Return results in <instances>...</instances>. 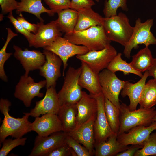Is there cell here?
I'll return each instance as SVG.
<instances>
[{"label": "cell", "instance_id": "6da1fadb", "mask_svg": "<svg viewBox=\"0 0 156 156\" xmlns=\"http://www.w3.org/2000/svg\"><path fill=\"white\" fill-rule=\"evenodd\" d=\"M11 102L7 99L0 100V110L4 116L0 127V143L9 136L14 138H21L31 131V123L28 120V113H24L21 118H16L9 113Z\"/></svg>", "mask_w": 156, "mask_h": 156}, {"label": "cell", "instance_id": "7a4b0ae2", "mask_svg": "<svg viewBox=\"0 0 156 156\" xmlns=\"http://www.w3.org/2000/svg\"><path fill=\"white\" fill-rule=\"evenodd\" d=\"M64 37L73 44L86 47L89 51L102 50L111 42L103 25L92 27L81 31H74L65 34Z\"/></svg>", "mask_w": 156, "mask_h": 156}, {"label": "cell", "instance_id": "3957f363", "mask_svg": "<svg viewBox=\"0 0 156 156\" xmlns=\"http://www.w3.org/2000/svg\"><path fill=\"white\" fill-rule=\"evenodd\" d=\"M119 110L120 125L118 135L127 132L138 126H148L154 121L153 119L156 116V110L154 107L150 109L140 108L131 111L128 106L122 103Z\"/></svg>", "mask_w": 156, "mask_h": 156}, {"label": "cell", "instance_id": "277c9868", "mask_svg": "<svg viewBox=\"0 0 156 156\" xmlns=\"http://www.w3.org/2000/svg\"><path fill=\"white\" fill-rule=\"evenodd\" d=\"M103 26L109 40L124 47L129 40L134 28L127 15L122 12L109 18L104 17Z\"/></svg>", "mask_w": 156, "mask_h": 156}, {"label": "cell", "instance_id": "5b68a950", "mask_svg": "<svg viewBox=\"0 0 156 156\" xmlns=\"http://www.w3.org/2000/svg\"><path fill=\"white\" fill-rule=\"evenodd\" d=\"M81 71V66L77 69L70 66L66 71L62 86L57 93L60 106L77 103L81 98L83 91L79 83Z\"/></svg>", "mask_w": 156, "mask_h": 156}, {"label": "cell", "instance_id": "8992f818", "mask_svg": "<svg viewBox=\"0 0 156 156\" xmlns=\"http://www.w3.org/2000/svg\"><path fill=\"white\" fill-rule=\"evenodd\" d=\"M153 23L152 19H148L144 22L140 18L136 20L131 36L124 46L123 53L126 57L129 58L132 49H137L139 44H144L147 47L156 45V38L151 31Z\"/></svg>", "mask_w": 156, "mask_h": 156}, {"label": "cell", "instance_id": "52a82bcc", "mask_svg": "<svg viewBox=\"0 0 156 156\" xmlns=\"http://www.w3.org/2000/svg\"><path fill=\"white\" fill-rule=\"evenodd\" d=\"M117 53L115 48L110 43L102 50L89 51L85 54L77 55L76 57L85 62L94 72L99 74L107 68Z\"/></svg>", "mask_w": 156, "mask_h": 156}, {"label": "cell", "instance_id": "ba28073f", "mask_svg": "<svg viewBox=\"0 0 156 156\" xmlns=\"http://www.w3.org/2000/svg\"><path fill=\"white\" fill-rule=\"evenodd\" d=\"M46 85V80L36 83L31 77L24 75L21 77L15 86L14 96L22 101L26 107H29L35 97H43L44 94L40 91Z\"/></svg>", "mask_w": 156, "mask_h": 156}, {"label": "cell", "instance_id": "9c48e42d", "mask_svg": "<svg viewBox=\"0 0 156 156\" xmlns=\"http://www.w3.org/2000/svg\"><path fill=\"white\" fill-rule=\"evenodd\" d=\"M99 82L105 97L119 108V96L126 81L119 79L115 73L107 68L99 74Z\"/></svg>", "mask_w": 156, "mask_h": 156}, {"label": "cell", "instance_id": "30bf717a", "mask_svg": "<svg viewBox=\"0 0 156 156\" xmlns=\"http://www.w3.org/2000/svg\"><path fill=\"white\" fill-rule=\"evenodd\" d=\"M43 48L54 53L62 60L63 65V76H65V71L69 58L76 55L85 54L89 51L86 47L73 44L61 36L57 37L51 44Z\"/></svg>", "mask_w": 156, "mask_h": 156}, {"label": "cell", "instance_id": "8fae6325", "mask_svg": "<svg viewBox=\"0 0 156 156\" xmlns=\"http://www.w3.org/2000/svg\"><path fill=\"white\" fill-rule=\"evenodd\" d=\"M67 134L62 131L47 136H36L29 156H47L55 149L66 143Z\"/></svg>", "mask_w": 156, "mask_h": 156}, {"label": "cell", "instance_id": "7c38bea8", "mask_svg": "<svg viewBox=\"0 0 156 156\" xmlns=\"http://www.w3.org/2000/svg\"><path fill=\"white\" fill-rule=\"evenodd\" d=\"M90 96L96 99L97 103V115L94 126L95 146L115 133L112 131L106 117L104 107L105 96L103 94L101 93L96 95Z\"/></svg>", "mask_w": 156, "mask_h": 156}, {"label": "cell", "instance_id": "4fadbf2b", "mask_svg": "<svg viewBox=\"0 0 156 156\" xmlns=\"http://www.w3.org/2000/svg\"><path fill=\"white\" fill-rule=\"evenodd\" d=\"M43 53L46 60L39 70L40 74L45 78L46 88L55 87L57 81L61 76L60 68L62 61L58 55L51 51L44 49Z\"/></svg>", "mask_w": 156, "mask_h": 156}, {"label": "cell", "instance_id": "5bb4252c", "mask_svg": "<svg viewBox=\"0 0 156 156\" xmlns=\"http://www.w3.org/2000/svg\"><path fill=\"white\" fill-rule=\"evenodd\" d=\"M38 23V31L29 44V47L44 48L51 44L57 37L62 35L56 20L46 24H44L43 22Z\"/></svg>", "mask_w": 156, "mask_h": 156}, {"label": "cell", "instance_id": "9a60e30c", "mask_svg": "<svg viewBox=\"0 0 156 156\" xmlns=\"http://www.w3.org/2000/svg\"><path fill=\"white\" fill-rule=\"evenodd\" d=\"M14 57L19 60L25 71V75H28L30 71L39 70L45 62L46 59L43 53L36 50H29L26 48L22 50L14 45Z\"/></svg>", "mask_w": 156, "mask_h": 156}, {"label": "cell", "instance_id": "2e32d148", "mask_svg": "<svg viewBox=\"0 0 156 156\" xmlns=\"http://www.w3.org/2000/svg\"><path fill=\"white\" fill-rule=\"evenodd\" d=\"M60 107L59 99L55 87L47 88L45 96L42 100L36 102L34 107L28 113L34 117L47 114H57Z\"/></svg>", "mask_w": 156, "mask_h": 156}, {"label": "cell", "instance_id": "e0dca14e", "mask_svg": "<svg viewBox=\"0 0 156 156\" xmlns=\"http://www.w3.org/2000/svg\"><path fill=\"white\" fill-rule=\"evenodd\" d=\"M96 115L92 116L78 127L67 134L82 144L92 156L94 155L95 140L94 126Z\"/></svg>", "mask_w": 156, "mask_h": 156}, {"label": "cell", "instance_id": "ac0fdd59", "mask_svg": "<svg viewBox=\"0 0 156 156\" xmlns=\"http://www.w3.org/2000/svg\"><path fill=\"white\" fill-rule=\"evenodd\" d=\"M155 130H156V121L148 126L140 125L134 127L127 133L117 135V139L124 146L138 144L143 146L144 142Z\"/></svg>", "mask_w": 156, "mask_h": 156}, {"label": "cell", "instance_id": "d6986e66", "mask_svg": "<svg viewBox=\"0 0 156 156\" xmlns=\"http://www.w3.org/2000/svg\"><path fill=\"white\" fill-rule=\"evenodd\" d=\"M31 129L38 135L42 137L62 131V125L57 115L53 114H47L35 117L31 123Z\"/></svg>", "mask_w": 156, "mask_h": 156}, {"label": "cell", "instance_id": "ffe728a7", "mask_svg": "<svg viewBox=\"0 0 156 156\" xmlns=\"http://www.w3.org/2000/svg\"><path fill=\"white\" fill-rule=\"evenodd\" d=\"M77 105L78 113L75 129L88 121L92 116L96 115L97 111L96 99L84 91H83L81 98L77 103Z\"/></svg>", "mask_w": 156, "mask_h": 156}, {"label": "cell", "instance_id": "44dd1931", "mask_svg": "<svg viewBox=\"0 0 156 156\" xmlns=\"http://www.w3.org/2000/svg\"><path fill=\"white\" fill-rule=\"evenodd\" d=\"M149 76L148 70L145 72L141 79L134 84L127 81L122 89L121 94L124 97L127 96L130 100V104L128 106L130 110L136 109L137 107L140 99L146 81Z\"/></svg>", "mask_w": 156, "mask_h": 156}, {"label": "cell", "instance_id": "7402d4cb", "mask_svg": "<svg viewBox=\"0 0 156 156\" xmlns=\"http://www.w3.org/2000/svg\"><path fill=\"white\" fill-rule=\"evenodd\" d=\"M82 71L79 83L82 88L88 90L91 96L102 93L99 78V74L94 72L84 62L81 61Z\"/></svg>", "mask_w": 156, "mask_h": 156}, {"label": "cell", "instance_id": "603a6c76", "mask_svg": "<svg viewBox=\"0 0 156 156\" xmlns=\"http://www.w3.org/2000/svg\"><path fill=\"white\" fill-rule=\"evenodd\" d=\"M78 18L74 31H81L92 27L103 25L104 17L92 8H84L77 11Z\"/></svg>", "mask_w": 156, "mask_h": 156}, {"label": "cell", "instance_id": "cb8c5ba5", "mask_svg": "<svg viewBox=\"0 0 156 156\" xmlns=\"http://www.w3.org/2000/svg\"><path fill=\"white\" fill-rule=\"evenodd\" d=\"M77 113V103L60 106L57 116L62 125V131L68 134L75 129Z\"/></svg>", "mask_w": 156, "mask_h": 156}, {"label": "cell", "instance_id": "d4e9b609", "mask_svg": "<svg viewBox=\"0 0 156 156\" xmlns=\"http://www.w3.org/2000/svg\"><path fill=\"white\" fill-rule=\"evenodd\" d=\"M117 135L114 134L107 140L95 146L96 156H116L118 153L127 149L129 146L122 144L117 140Z\"/></svg>", "mask_w": 156, "mask_h": 156}, {"label": "cell", "instance_id": "484cf974", "mask_svg": "<svg viewBox=\"0 0 156 156\" xmlns=\"http://www.w3.org/2000/svg\"><path fill=\"white\" fill-rule=\"evenodd\" d=\"M18 2V5L16 10L17 14L22 12H26L35 15L40 22H43L40 16L41 14L46 13L50 16H53L54 14L50 9H47L42 5V0H20Z\"/></svg>", "mask_w": 156, "mask_h": 156}, {"label": "cell", "instance_id": "4316f807", "mask_svg": "<svg viewBox=\"0 0 156 156\" xmlns=\"http://www.w3.org/2000/svg\"><path fill=\"white\" fill-rule=\"evenodd\" d=\"M57 14L56 20L61 32L66 34L73 31L77 22V11L69 8Z\"/></svg>", "mask_w": 156, "mask_h": 156}, {"label": "cell", "instance_id": "83f0119b", "mask_svg": "<svg viewBox=\"0 0 156 156\" xmlns=\"http://www.w3.org/2000/svg\"><path fill=\"white\" fill-rule=\"evenodd\" d=\"M130 64L136 70L143 72L148 70L153 63L154 59L148 47L140 49L132 56Z\"/></svg>", "mask_w": 156, "mask_h": 156}, {"label": "cell", "instance_id": "f1b7e54d", "mask_svg": "<svg viewBox=\"0 0 156 156\" xmlns=\"http://www.w3.org/2000/svg\"><path fill=\"white\" fill-rule=\"evenodd\" d=\"M140 108L150 109L156 105V80H149L144 86L139 102Z\"/></svg>", "mask_w": 156, "mask_h": 156}, {"label": "cell", "instance_id": "f546056e", "mask_svg": "<svg viewBox=\"0 0 156 156\" xmlns=\"http://www.w3.org/2000/svg\"><path fill=\"white\" fill-rule=\"evenodd\" d=\"M104 107L108 123L113 132L118 135L120 125L119 108L105 97Z\"/></svg>", "mask_w": 156, "mask_h": 156}, {"label": "cell", "instance_id": "4dcf8cb0", "mask_svg": "<svg viewBox=\"0 0 156 156\" xmlns=\"http://www.w3.org/2000/svg\"><path fill=\"white\" fill-rule=\"evenodd\" d=\"M122 54L118 53L111 61L107 67V69L115 73L117 71L122 72L124 75L130 73L136 75L141 78L143 76L142 73L134 69L130 63L123 60L121 57Z\"/></svg>", "mask_w": 156, "mask_h": 156}, {"label": "cell", "instance_id": "1f68e13d", "mask_svg": "<svg viewBox=\"0 0 156 156\" xmlns=\"http://www.w3.org/2000/svg\"><path fill=\"white\" fill-rule=\"evenodd\" d=\"M127 0H106L104 3L103 12L105 18H109L117 15L118 9L120 8L127 11L128 9Z\"/></svg>", "mask_w": 156, "mask_h": 156}, {"label": "cell", "instance_id": "d6a6232c", "mask_svg": "<svg viewBox=\"0 0 156 156\" xmlns=\"http://www.w3.org/2000/svg\"><path fill=\"white\" fill-rule=\"evenodd\" d=\"M156 155V132L151 133L143 143L142 148L138 150L134 156Z\"/></svg>", "mask_w": 156, "mask_h": 156}, {"label": "cell", "instance_id": "836d02e7", "mask_svg": "<svg viewBox=\"0 0 156 156\" xmlns=\"http://www.w3.org/2000/svg\"><path fill=\"white\" fill-rule=\"evenodd\" d=\"M26 138L5 139L2 142V146L0 150V156H6L12 149L19 146H24Z\"/></svg>", "mask_w": 156, "mask_h": 156}, {"label": "cell", "instance_id": "e575fe53", "mask_svg": "<svg viewBox=\"0 0 156 156\" xmlns=\"http://www.w3.org/2000/svg\"><path fill=\"white\" fill-rule=\"evenodd\" d=\"M66 142L73 149L77 156H92L86 148L84 146H82L80 143L68 134L66 138Z\"/></svg>", "mask_w": 156, "mask_h": 156}, {"label": "cell", "instance_id": "d590c367", "mask_svg": "<svg viewBox=\"0 0 156 156\" xmlns=\"http://www.w3.org/2000/svg\"><path fill=\"white\" fill-rule=\"evenodd\" d=\"M7 17L12 24L17 32L23 35L27 39L29 44H30L34 38V34L26 30L18 20L14 17L12 12L9 13Z\"/></svg>", "mask_w": 156, "mask_h": 156}, {"label": "cell", "instance_id": "8d00e7d4", "mask_svg": "<svg viewBox=\"0 0 156 156\" xmlns=\"http://www.w3.org/2000/svg\"><path fill=\"white\" fill-rule=\"evenodd\" d=\"M45 3L54 13L70 8V0H44Z\"/></svg>", "mask_w": 156, "mask_h": 156}, {"label": "cell", "instance_id": "74e56055", "mask_svg": "<svg viewBox=\"0 0 156 156\" xmlns=\"http://www.w3.org/2000/svg\"><path fill=\"white\" fill-rule=\"evenodd\" d=\"M76 156L73 149L66 142L49 153L47 156Z\"/></svg>", "mask_w": 156, "mask_h": 156}, {"label": "cell", "instance_id": "f35d334b", "mask_svg": "<svg viewBox=\"0 0 156 156\" xmlns=\"http://www.w3.org/2000/svg\"><path fill=\"white\" fill-rule=\"evenodd\" d=\"M95 4L93 0H71L69 8L77 11L84 8H92Z\"/></svg>", "mask_w": 156, "mask_h": 156}, {"label": "cell", "instance_id": "ab89813d", "mask_svg": "<svg viewBox=\"0 0 156 156\" xmlns=\"http://www.w3.org/2000/svg\"><path fill=\"white\" fill-rule=\"evenodd\" d=\"M0 5L2 14H5L16 10L18 7V2L15 0H0Z\"/></svg>", "mask_w": 156, "mask_h": 156}, {"label": "cell", "instance_id": "60d3db41", "mask_svg": "<svg viewBox=\"0 0 156 156\" xmlns=\"http://www.w3.org/2000/svg\"><path fill=\"white\" fill-rule=\"evenodd\" d=\"M19 16H18L16 19L19 21L23 27L27 30L36 34L38 30L39 24L38 23L36 24H32L27 21L20 13Z\"/></svg>", "mask_w": 156, "mask_h": 156}, {"label": "cell", "instance_id": "b9f144b4", "mask_svg": "<svg viewBox=\"0 0 156 156\" xmlns=\"http://www.w3.org/2000/svg\"><path fill=\"white\" fill-rule=\"evenodd\" d=\"M143 146L140 145H132L124 151L117 154L116 156H133L138 150L142 148Z\"/></svg>", "mask_w": 156, "mask_h": 156}, {"label": "cell", "instance_id": "7bdbcfd3", "mask_svg": "<svg viewBox=\"0 0 156 156\" xmlns=\"http://www.w3.org/2000/svg\"><path fill=\"white\" fill-rule=\"evenodd\" d=\"M148 70L149 76L153 77L156 80V58H154L153 65Z\"/></svg>", "mask_w": 156, "mask_h": 156}, {"label": "cell", "instance_id": "ee69618b", "mask_svg": "<svg viewBox=\"0 0 156 156\" xmlns=\"http://www.w3.org/2000/svg\"><path fill=\"white\" fill-rule=\"evenodd\" d=\"M153 120L154 121H156V116L154 118Z\"/></svg>", "mask_w": 156, "mask_h": 156}, {"label": "cell", "instance_id": "f6af8a7d", "mask_svg": "<svg viewBox=\"0 0 156 156\" xmlns=\"http://www.w3.org/2000/svg\"><path fill=\"white\" fill-rule=\"evenodd\" d=\"M94 0L97 2H99V0Z\"/></svg>", "mask_w": 156, "mask_h": 156}]
</instances>
